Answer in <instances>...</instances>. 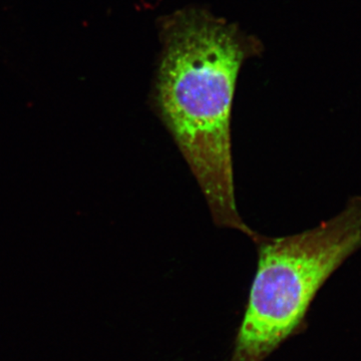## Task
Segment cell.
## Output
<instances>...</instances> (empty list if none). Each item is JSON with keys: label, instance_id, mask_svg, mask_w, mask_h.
Returning a JSON list of instances; mask_svg holds the SVG:
<instances>
[{"label": "cell", "instance_id": "cell-1", "mask_svg": "<svg viewBox=\"0 0 361 361\" xmlns=\"http://www.w3.org/2000/svg\"><path fill=\"white\" fill-rule=\"evenodd\" d=\"M156 84V104L205 196L216 225L256 233L235 200L231 113L246 47L233 25L190 9L171 16Z\"/></svg>", "mask_w": 361, "mask_h": 361}, {"label": "cell", "instance_id": "cell-2", "mask_svg": "<svg viewBox=\"0 0 361 361\" xmlns=\"http://www.w3.org/2000/svg\"><path fill=\"white\" fill-rule=\"evenodd\" d=\"M258 265L233 361H262L302 322L332 273L361 249V196L336 217L279 238L257 235Z\"/></svg>", "mask_w": 361, "mask_h": 361}]
</instances>
